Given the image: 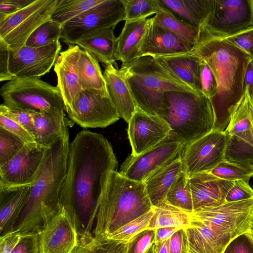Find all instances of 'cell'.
<instances>
[{
    "instance_id": "59",
    "label": "cell",
    "mask_w": 253,
    "mask_h": 253,
    "mask_svg": "<svg viewBox=\"0 0 253 253\" xmlns=\"http://www.w3.org/2000/svg\"><path fill=\"white\" fill-rule=\"evenodd\" d=\"M155 244H153L144 253H154Z\"/></svg>"
},
{
    "instance_id": "3",
    "label": "cell",
    "mask_w": 253,
    "mask_h": 253,
    "mask_svg": "<svg viewBox=\"0 0 253 253\" xmlns=\"http://www.w3.org/2000/svg\"><path fill=\"white\" fill-rule=\"evenodd\" d=\"M69 146L68 131L46 148L14 230L39 233L61 208L60 194L66 175Z\"/></svg>"
},
{
    "instance_id": "41",
    "label": "cell",
    "mask_w": 253,
    "mask_h": 253,
    "mask_svg": "<svg viewBox=\"0 0 253 253\" xmlns=\"http://www.w3.org/2000/svg\"><path fill=\"white\" fill-rule=\"evenodd\" d=\"M155 213L153 208L148 212L130 221L106 237L121 242H128L134 236L147 229Z\"/></svg>"
},
{
    "instance_id": "11",
    "label": "cell",
    "mask_w": 253,
    "mask_h": 253,
    "mask_svg": "<svg viewBox=\"0 0 253 253\" xmlns=\"http://www.w3.org/2000/svg\"><path fill=\"white\" fill-rule=\"evenodd\" d=\"M253 27V0H213L204 28L207 36L224 39Z\"/></svg>"
},
{
    "instance_id": "48",
    "label": "cell",
    "mask_w": 253,
    "mask_h": 253,
    "mask_svg": "<svg viewBox=\"0 0 253 253\" xmlns=\"http://www.w3.org/2000/svg\"><path fill=\"white\" fill-rule=\"evenodd\" d=\"M222 253H253V239L250 230L232 239Z\"/></svg>"
},
{
    "instance_id": "26",
    "label": "cell",
    "mask_w": 253,
    "mask_h": 253,
    "mask_svg": "<svg viewBox=\"0 0 253 253\" xmlns=\"http://www.w3.org/2000/svg\"><path fill=\"white\" fill-rule=\"evenodd\" d=\"M32 117L36 132V142L41 147L47 148L68 131L69 121L64 110L33 112Z\"/></svg>"
},
{
    "instance_id": "1",
    "label": "cell",
    "mask_w": 253,
    "mask_h": 253,
    "mask_svg": "<svg viewBox=\"0 0 253 253\" xmlns=\"http://www.w3.org/2000/svg\"><path fill=\"white\" fill-rule=\"evenodd\" d=\"M118 164L111 143L102 134L84 129L70 143L60 203L84 229H91L109 174Z\"/></svg>"
},
{
    "instance_id": "22",
    "label": "cell",
    "mask_w": 253,
    "mask_h": 253,
    "mask_svg": "<svg viewBox=\"0 0 253 253\" xmlns=\"http://www.w3.org/2000/svg\"><path fill=\"white\" fill-rule=\"evenodd\" d=\"M172 77L201 94V60L188 52L153 57Z\"/></svg>"
},
{
    "instance_id": "5",
    "label": "cell",
    "mask_w": 253,
    "mask_h": 253,
    "mask_svg": "<svg viewBox=\"0 0 253 253\" xmlns=\"http://www.w3.org/2000/svg\"><path fill=\"white\" fill-rule=\"evenodd\" d=\"M120 69L123 72L136 106L153 115L161 116L166 92L196 93L172 77L150 56L140 58Z\"/></svg>"
},
{
    "instance_id": "43",
    "label": "cell",
    "mask_w": 253,
    "mask_h": 253,
    "mask_svg": "<svg viewBox=\"0 0 253 253\" xmlns=\"http://www.w3.org/2000/svg\"><path fill=\"white\" fill-rule=\"evenodd\" d=\"M25 145L18 137L0 127V167L12 160Z\"/></svg>"
},
{
    "instance_id": "36",
    "label": "cell",
    "mask_w": 253,
    "mask_h": 253,
    "mask_svg": "<svg viewBox=\"0 0 253 253\" xmlns=\"http://www.w3.org/2000/svg\"><path fill=\"white\" fill-rule=\"evenodd\" d=\"M165 201L170 205L186 212L194 211L189 176L182 172L168 191Z\"/></svg>"
},
{
    "instance_id": "15",
    "label": "cell",
    "mask_w": 253,
    "mask_h": 253,
    "mask_svg": "<svg viewBox=\"0 0 253 253\" xmlns=\"http://www.w3.org/2000/svg\"><path fill=\"white\" fill-rule=\"evenodd\" d=\"M46 148L25 145L12 160L0 167V191L31 186L38 172Z\"/></svg>"
},
{
    "instance_id": "54",
    "label": "cell",
    "mask_w": 253,
    "mask_h": 253,
    "mask_svg": "<svg viewBox=\"0 0 253 253\" xmlns=\"http://www.w3.org/2000/svg\"><path fill=\"white\" fill-rule=\"evenodd\" d=\"M21 237V232L14 230L0 237V253H12Z\"/></svg>"
},
{
    "instance_id": "28",
    "label": "cell",
    "mask_w": 253,
    "mask_h": 253,
    "mask_svg": "<svg viewBox=\"0 0 253 253\" xmlns=\"http://www.w3.org/2000/svg\"><path fill=\"white\" fill-rule=\"evenodd\" d=\"M177 17L201 30L212 11L213 0H160Z\"/></svg>"
},
{
    "instance_id": "58",
    "label": "cell",
    "mask_w": 253,
    "mask_h": 253,
    "mask_svg": "<svg viewBox=\"0 0 253 253\" xmlns=\"http://www.w3.org/2000/svg\"><path fill=\"white\" fill-rule=\"evenodd\" d=\"M154 253H170V238L163 242L155 244Z\"/></svg>"
},
{
    "instance_id": "8",
    "label": "cell",
    "mask_w": 253,
    "mask_h": 253,
    "mask_svg": "<svg viewBox=\"0 0 253 253\" xmlns=\"http://www.w3.org/2000/svg\"><path fill=\"white\" fill-rule=\"evenodd\" d=\"M59 0H34L17 12L0 17V42L16 53L30 35L42 24L51 19Z\"/></svg>"
},
{
    "instance_id": "61",
    "label": "cell",
    "mask_w": 253,
    "mask_h": 253,
    "mask_svg": "<svg viewBox=\"0 0 253 253\" xmlns=\"http://www.w3.org/2000/svg\"><path fill=\"white\" fill-rule=\"evenodd\" d=\"M250 231H251V230H250ZM251 234H252V233H251ZM252 237H253V235L252 234Z\"/></svg>"
},
{
    "instance_id": "47",
    "label": "cell",
    "mask_w": 253,
    "mask_h": 253,
    "mask_svg": "<svg viewBox=\"0 0 253 253\" xmlns=\"http://www.w3.org/2000/svg\"><path fill=\"white\" fill-rule=\"evenodd\" d=\"M12 253H42L39 233H21L20 240Z\"/></svg>"
},
{
    "instance_id": "13",
    "label": "cell",
    "mask_w": 253,
    "mask_h": 253,
    "mask_svg": "<svg viewBox=\"0 0 253 253\" xmlns=\"http://www.w3.org/2000/svg\"><path fill=\"white\" fill-rule=\"evenodd\" d=\"M67 114L84 128H104L120 118L108 92L97 90H83Z\"/></svg>"
},
{
    "instance_id": "4",
    "label": "cell",
    "mask_w": 253,
    "mask_h": 253,
    "mask_svg": "<svg viewBox=\"0 0 253 253\" xmlns=\"http://www.w3.org/2000/svg\"><path fill=\"white\" fill-rule=\"evenodd\" d=\"M153 207L144 182L129 179L113 170L98 204L92 233L106 238Z\"/></svg>"
},
{
    "instance_id": "46",
    "label": "cell",
    "mask_w": 253,
    "mask_h": 253,
    "mask_svg": "<svg viewBox=\"0 0 253 253\" xmlns=\"http://www.w3.org/2000/svg\"><path fill=\"white\" fill-rule=\"evenodd\" d=\"M200 60H201L200 83L202 93L211 100L217 92V84L209 65L204 61Z\"/></svg>"
},
{
    "instance_id": "37",
    "label": "cell",
    "mask_w": 253,
    "mask_h": 253,
    "mask_svg": "<svg viewBox=\"0 0 253 253\" xmlns=\"http://www.w3.org/2000/svg\"><path fill=\"white\" fill-rule=\"evenodd\" d=\"M104 0H59L51 20L62 26Z\"/></svg>"
},
{
    "instance_id": "38",
    "label": "cell",
    "mask_w": 253,
    "mask_h": 253,
    "mask_svg": "<svg viewBox=\"0 0 253 253\" xmlns=\"http://www.w3.org/2000/svg\"><path fill=\"white\" fill-rule=\"evenodd\" d=\"M227 135L224 160L253 169V146L236 136Z\"/></svg>"
},
{
    "instance_id": "51",
    "label": "cell",
    "mask_w": 253,
    "mask_h": 253,
    "mask_svg": "<svg viewBox=\"0 0 253 253\" xmlns=\"http://www.w3.org/2000/svg\"><path fill=\"white\" fill-rule=\"evenodd\" d=\"M253 198V189L249 184V181L239 180L234 181L226 196L227 202H237Z\"/></svg>"
},
{
    "instance_id": "42",
    "label": "cell",
    "mask_w": 253,
    "mask_h": 253,
    "mask_svg": "<svg viewBox=\"0 0 253 253\" xmlns=\"http://www.w3.org/2000/svg\"><path fill=\"white\" fill-rule=\"evenodd\" d=\"M216 177L227 181H249L253 176V169L237 164L223 161L210 171Z\"/></svg>"
},
{
    "instance_id": "57",
    "label": "cell",
    "mask_w": 253,
    "mask_h": 253,
    "mask_svg": "<svg viewBox=\"0 0 253 253\" xmlns=\"http://www.w3.org/2000/svg\"><path fill=\"white\" fill-rule=\"evenodd\" d=\"M244 90L247 91L250 97L253 94V60L249 63L245 74L244 82Z\"/></svg>"
},
{
    "instance_id": "2",
    "label": "cell",
    "mask_w": 253,
    "mask_h": 253,
    "mask_svg": "<svg viewBox=\"0 0 253 253\" xmlns=\"http://www.w3.org/2000/svg\"><path fill=\"white\" fill-rule=\"evenodd\" d=\"M189 53L204 61L215 78L217 92L210 100L214 115L212 130L224 132L244 94L246 70L253 59L225 40L211 38L201 31Z\"/></svg>"
},
{
    "instance_id": "49",
    "label": "cell",
    "mask_w": 253,
    "mask_h": 253,
    "mask_svg": "<svg viewBox=\"0 0 253 253\" xmlns=\"http://www.w3.org/2000/svg\"><path fill=\"white\" fill-rule=\"evenodd\" d=\"M0 127L18 137L25 145L38 144L33 136L26 129L14 121L1 114H0Z\"/></svg>"
},
{
    "instance_id": "10",
    "label": "cell",
    "mask_w": 253,
    "mask_h": 253,
    "mask_svg": "<svg viewBox=\"0 0 253 253\" xmlns=\"http://www.w3.org/2000/svg\"><path fill=\"white\" fill-rule=\"evenodd\" d=\"M191 215L214 232L234 238L250 230L253 219V198L200 208Z\"/></svg>"
},
{
    "instance_id": "56",
    "label": "cell",
    "mask_w": 253,
    "mask_h": 253,
    "mask_svg": "<svg viewBox=\"0 0 253 253\" xmlns=\"http://www.w3.org/2000/svg\"><path fill=\"white\" fill-rule=\"evenodd\" d=\"M184 227L175 226L156 229L154 244H157L169 239L176 231Z\"/></svg>"
},
{
    "instance_id": "23",
    "label": "cell",
    "mask_w": 253,
    "mask_h": 253,
    "mask_svg": "<svg viewBox=\"0 0 253 253\" xmlns=\"http://www.w3.org/2000/svg\"><path fill=\"white\" fill-rule=\"evenodd\" d=\"M152 18L125 21L117 38L115 59L121 61L123 68L140 58V49Z\"/></svg>"
},
{
    "instance_id": "55",
    "label": "cell",
    "mask_w": 253,
    "mask_h": 253,
    "mask_svg": "<svg viewBox=\"0 0 253 253\" xmlns=\"http://www.w3.org/2000/svg\"><path fill=\"white\" fill-rule=\"evenodd\" d=\"M8 49L2 42H0V81H9L13 80L8 72Z\"/></svg>"
},
{
    "instance_id": "40",
    "label": "cell",
    "mask_w": 253,
    "mask_h": 253,
    "mask_svg": "<svg viewBox=\"0 0 253 253\" xmlns=\"http://www.w3.org/2000/svg\"><path fill=\"white\" fill-rule=\"evenodd\" d=\"M61 33L62 26L50 19L34 31L27 40L25 45L39 47L52 44L60 41Z\"/></svg>"
},
{
    "instance_id": "18",
    "label": "cell",
    "mask_w": 253,
    "mask_h": 253,
    "mask_svg": "<svg viewBox=\"0 0 253 253\" xmlns=\"http://www.w3.org/2000/svg\"><path fill=\"white\" fill-rule=\"evenodd\" d=\"M171 131L169 125L159 116L137 107L128 123L127 135L131 155L138 156L163 141Z\"/></svg>"
},
{
    "instance_id": "32",
    "label": "cell",
    "mask_w": 253,
    "mask_h": 253,
    "mask_svg": "<svg viewBox=\"0 0 253 253\" xmlns=\"http://www.w3.org/2000/svg\"><path fill=\"white\" fill-rule=\"evenodd\" d=\"M77 69L83 90L108 92L99 62L88 52L81 49Z\"/></svg>"
},
{
    "instance_id": "9",
    "label": "cell",
    "mask_w": 253,
    "mask_h": 253,
    "mask_svg": "<svg viewBox=\"0 0 253 253\" xmlns=\"http://www.w3.org/2000/svg\"><path fill=\"white\" fill-rule=\"evenodd\" d=\"M186 144L171 131L160 143L138 156L129 155L119 172L132 180L144 182L155 173L181 159Z\"/></svg>"
},
{
    "instance_id": "53",
    "label": "cell",
    "mask_w": 253,
    "mask_h": 253,
    "mask_svg": "<svg viewBox=\"0 0 253 253\" xmlns=\"http://www.w3.org/2000/svg\"><path fill=\"white\" fill-rule=\"evenodd\" d=\"M34 0H0V17L13 14L31 3Z\"/></svg>"
},
{
    "instance_id": "12",
    "label": "cell",
    "mask_w": 253,
    "mask_h": 253,
    "mask_svg": "<svg viewBox=\"0 0 253 253\" xmlns=\"http://www.w3.org/2000/svg\"><path fill=\"white\" fill-rule=\"evenodd\" d=\"M125 9L121 0H104L62 26L61 41L74 45L84 35L100 29L113 28L124 21Z\"/></svg>"
},
{
    "instance_id": "35",
    "label": "cell",
    "mask_w": 253,
    "mask_h": 253,
    "mask_svg": "<svg viewBox=\"0 0 253 253\" xmlns=\"http://www.w3.org/2000/svg\"><path fill=\"white\" fill-rule=\"evenodd\" d=\"M152 18L158 25L169 31L193 45L198 41L199 30L177 17L165 6Z\"/></svg>"
},
{
    "instance_id": "20",
    "label": "cell",
    "mask_w": 253,
    "mask_h": 253,
    "mask_svg": "<svg viewBox=\"0 0 253 253\" xmlns=\"http://www.w3.org/2000/svg\"><path fill=\"white\" fill-rule=\"evenodd\" d=\"M194 211L202 207H216L224 203L234 181L220 179L211 172L189 176Z\"/></svg>"
},
{
    "instance_id": "16",
    "label": "cell",
    "mask_w": 253,
    "mask_h": 253,
    "mask_svg": "<svg viewBox=\"0 0 253 253\" xmlns=\"http://www.w3.org/2000/svg\"><path fill=\"white\" fill-rule=\"evenodd\" d=\"M61 47L59 41L39 47L24 45L15 53L8 50V72L13 79L41 77L54 65Z\"/></svg>"
},
{
    "instance_id": "34",
    "label": "cell",
    "mask_w": 253,
    "mask_h": 253,
    "mask_svg": "<svg viewBox=\"0 0 253 253\" xmlns=\"http://www.w3.org/2000/svg\"><path fill=\"white\" fill-rule=\"evenodd\" d=\"M154 208L155 213L147 229L175 226L186 227L190 224L191 213L170 205L165 200L154 206Z\"/></svg>"
},
{
    "instance_id": "63",
    "label": "cell",
    "mask_w": 253,
    "mask_h": 253,
    "mask_svg": "<svg viewBox=\"0 0 253 253\" xmlns=\"http://www.w3.org/2000/svg\"><path fill=\"white\" fill-rule=\"evenodd\" d=\"M252 224H253V222H252Z\"/></svg>"
},
{
    "instance_id": "29",
    "label": "cell",
    "mask_w": 253,
    "mask_h": 253,
    "mask_svg": "<svg viewBox=\"0 0 253 253\" xmlns=\"http://www.w3.org/2000/svg\"><path fill=\"white\" fill-rule=\"evenodd\" d=\"M30 189L29 186L13 191H0V236L14 230Z\"/></svg>"
},
{
    "instance_id": "17",
    "label": "cell",
    "mask_w": 253,
    "mask_h": 253,
    "mask_svg": "<svg viewBox=\"0 0 253 253\" xmlns=\"http://www.w3.org/2000/svg\"><path fill=\"white\" fill-rule=\"evenodd\" d=\"M84 229L64 207L39 232L42 253H71Z\"/></svg>"
},
{
    "instance_id": "44",
    "label": "cell",
    "mask_w": 253,
    "mask_h": 253,
    "mask_svg": "<svg viewBox=\"0 0 253 253\" xmlns=\"http://www.w3.org/2000/svg\"><path fill=\"white\" fill-rule=\"evenodd\" d=\"M33 112L34 111L12 109L3 103L1 104L0 106V114L12 120L22 126L33 136L36 140V132L32 117Z\"/></svg>"
},
{
    "instance_id": "19",
    "label": "cell",
    "mask_w": 253,
    "mask_h": 253,
    "mask_svg": "<svg viewBox=\"0 0 253 253\" xmlns=\"http://www.w3.org/2000/svg\"><path fill=\"white\" fill-rule=\"evenodd\" d=\"M81 49L77 45H69L60 52L54 65L57 79L56 86L67 113L72 109L83 90L77 69Z\"/></svg>"
},
{
    "instance_id": "52",
    "label": "cell",
    "mask_w": 253,
    "mask_h": 253,
    "mask_svg": "<svg viewBox=\"0 0 253 253\" xmlns=\"http://www.w3.org/2000/svg\"><path fill=\"white\" fill-rule=\"evenodd\" d=\"M186 227L176 231L170 238V253H189Z\"/></svg>"
},
{
    "instance_id": "21",
    "label": "cell",
    "mask_w": 253,
    "mask_h": 253,
    "mask_svg": "<svg viewBox=\"0 0 253 253\" xmlns=\"http://www.w3.org/2000/svg\"><path fill=\"white\" fill-rule=\"evenodd\" d=\"M193 46L169 31L156 24L152 18L151 23L142 42L140 58L188 52Z\"/></svg>"
},
{
    "instance_id": "7",
    "label": "cell",
    "mask_w": 253,
    "mask_h": 253,
    "mask_svg": "<svg viewBox=\"0 0 253 253\" xmlns=\"http://www.w3.org/2000/svg\"><path fill=\"white\" fill-rule=\"evenodd\" d=\"M3 104L12 109L35 112L65 111L64 102L57 86L41 77L15 78L0 88Z\"/></svg>"
},
{
    "instance_id": "24",
    "label": "cell",
    "mask_w": 253,
    "mask_h": 253,
    "mask_svg": "<svg viewBox=\"0 0 253 253\" xmlns=\"http://www.w3.org/2000/svg\"><path fill=\"white\" fill-rule=\"evenodd\" d=\"M103 76L109 96L120 118L127 123L137 106L123 71L113 64L104 65Z\"/></svg>"
},
{
    "instance_id": "33",
    "label": "cell",
    "mask_w": 253,
    "mask_h": 253,
    "mask_svg": "<svg viewBox=\"0 0 253 253\" xmlns=\"http://www.w3.org/2000/svg\"><path fill=\"white\" fill-rule=\"evenodd\" d=\"M128 242L95 236L90 230L79 232L77 245L71 253H126Z\"/></svg>"
},
{
    "instance_id": "50",
    "label": "cell",
    "mask_w": 253,
    "mask_h": 253,
    "mask_svg": "<svg viewBox=\"0 0 253 253\" xmlns=\"http://www.w3.org/2000/svg\"><path fill=\"white\" fill-rule=\"evenodd\" d=\"M223 40L233 44L253 59V27Z\"/></svg>"
},
{
    "instance_id": "45",
    "label": "cell",
    "mask_w": 253,
    "mask_h": 253,
    "mask_svg": "<svg viewBox=\"0 0 253 253\" xmlns=\"http://www.w3.org/2000/svg\"><path fill=\"white\" fill-rule=\"evenodd\" d=\"M155 229H146L134 236L127 244L126 253H144L154 243Z\"/></svg>"
},
{
    "instance_id": "14",
    "label": "cell",
    "mask_w": 253,
    "mask_h": 253,
    "mask_svg": "<svg viewBox=\"0 0 253 253\" xmlns=\"http://www.w3.org/2000/svg\"><path fill=\"white\" fill-rule=\"evenodd\" d=\"M227 140L224 131L212 130L186 145L181 161L188 176L210 172L224 161Z\"/></svg>"
},
{
    "instance_id": "60",
    "label": "cell",
    "mask_w": 253,
    "mask_h": 253,
    "mask_svg": "<svg viewBox=\"0 0 253 253\" xmlns=\"http://www.w3.org/2000/svg\"><path fill=\"white\" fill-rule=\"evenodd\" d=\"M250 98H251V99H252V102H253V94L252 96L251 97H250Z\"/></svg>"
},
{
    "instance_id": "39",
    "label": "cell",
    "mask_w": 253,
    "mask_h": 253,
    "mask_svg": "<svg viewBox=\"0 0 253 253\" xmlns=\"http://www.w3.org/2000/svg\"><path fill=\"white\" fill-rule=\"evenodd\" d=\"M125 9L124 21L147 18L164 7L160 0H121Z\"/></svg>"
},
{
    "instance_id": "31",
    "label": "cell",
    "mask_w": 253,
    "mask_h": 253,
    "mask_svg": "<svg viewBox=\"0 0 253 253\" xmlns=\"http://www.w3.org/2000/svg\"><path fill=\"white\" fill-rule=\"evenodd\" d=\"M183 171L184 166L181 159H179L161 169L144 182L153 206L165 200L169 188Z\"/></svg>"
},
{
    "instance_id": "25",
    "label": "cell",
    "mask_w": 253,
    "mask_h": 253,
    "mask_svg": "<svg viewBox=\"0 0 253 253\" xmlns=\"http://www.w3.org/2000/svg\"><path fill=\"white\" fill-rule=\"evenodd\" d=\"M185 229L189 253H222L226 246L234 239L231 236L214 232L202 221L192 217Z\"/></svg>"
},
{
    "instance_id": "27",
    "label": "cell",
    "mask_w": 253,
    "mask_h": 253,
    "mask_svg": "<svg viewBox=\"0 0 253 253\" xmlns=\"http://www.w3.org/2000/svg\"><path fill=\"white\" fill-rule=\"evenodd\" d=\"M117 43L118 39L114 35V29L108 28L88 33L76 42L74 45L88 52L104 65L113 64L116 66Z\"/></svg>"
},
{
    "instance_id": "30",
    "label": "cell",
    "mask_w": 253,
    "mask_h": 253,
    "mask_svg": "<svg viewBox=\"0 0 253 253\" xmlns=\"http://www.w3.org/2000/svg\"><path fill=\"white\" fill-rule=\"evenodd\" d=\"M224 132L253 146V103L247 91L232 113Z\"/></svg>"
},
{
    "instance_id": "62",
    "label": "cell",
    "mask_w": 253,
    "mask_h": 253,
    "mask_svg": "<svg viewBox=\"0 0 253 253\" xmlns=\"http://www.w3.org/2000/svg\"><path fill=\"white\" fill-rule=\"evenodd\" d=\"M252 222H253V220H252Z\"/></svg>"
},
{
    "instance_id": "6",
    "label": "cell",
    "mask_w": 253,
    "mask_h": 253,
    "mask_svg": "<svg viewBox=\"0 0 253 253\" xmlns=\"http://www.w3.org/2000/svg\"><path fill=\"white\" fill-rule=\"evenodd\" d=\"M160 117L186 145L212 131L214 122L210 99L203 93L186 91L166 92Z\"/></svg>"
}]
</instances>
